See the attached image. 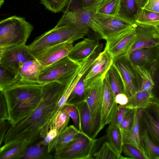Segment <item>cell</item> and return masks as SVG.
<instances>
[{
  "label": "cell",
  "instance_id": "1",
  "mask_svg": "<svg viewBox=\"0 0 159 159\" xmlns=\"http://www.w3.org/2000/svg\"><path fill=\"white\" fill-rule=\"evenodd\" d=\"M66 85L53 82L43 85L41 100L28 116L14 125H11L4 138L2 146L25 142L29 146L40 138V131L53 114Z\"/></svg>",
  "mask_w": 159,
  "mask_h": 159
},
{
  "label": "cell",
  "instance_id": "2",
  "mask_svg": "<svg viewBox=\"0 0 159 159\" xmlns=\"http://www.w3.org/2000/svg\"><path fill=\"white\" fill-rule=\"evenodd\" d=\"M43 87L39 84L21 83L2 91L7 103L11 125L19 122L34 110L41 100Z\"/></svg>",
  "mask_w": 159,
  "mask_h": 159
},
{
  "label": "cell",
  "instance_id": "3",
  "mask_svg": "<svg viewBox=\"0 0 159 159\" xmlns=\"http://www.w3.org/2000/svg\"><path fill=\"white\" fill-rule=\"evenodd\" d=\"M89 29L86 26L67 23L61 18L54 27L36 38L27 47L34 56L49 47L64 43H73L83 38Z\"/></svg>",
  "mask_w": 159,
  "mask_h": 159
},
{
  "label": "cell",
  "instance_id": "4",
  "mask_svg": "<svg viewBox=\"0 0 159 159\" xmlns=\"http://www.w3.org/2000/svg\"><path fill=\"white\" fill-rule=\"evenodd\" d=\"M33 26L25 18L14 16L0 21V48L25 45Z\"/></svg>",
  "mask_w": 159,
  "mask_h": 159
},
{
  "label": "cell",
  "instance_id": "5",
  "mask_svg": "<svg viewBox=\"0 0 159 159\" xmlns=\"http://www.w3.org/2000/svg\"><path fill=\"white\" fill-rule=\"evenodd\" d=\"M106 139V135L96 139L81 132L70 143L55 151L56 159H91L93 154Z\"/></svg>",
  "mask_w": 159,
  "mask_h": 159
},
{
  "label": "cell",
  "instance_id": "6",
  "mask_svg": "<svg viewBox=\"0 0 159 159\" xmlns=\"http://www.w3.org/2000/svg\"><path fill=\"white\" fill-rule=\"evenodd\" d=\"M80 66V63L75 61L66 56L46 66L40 72L39 83L42 85L57 82L67 85Z\"/></svg>",
  "mask_w": 159,
  "mask_h": 159
},
{
  "label": "cell",
  "instance_id": "7",
  "mask_svg": "<svg viewBox=\"0 0 159 159\" xmlns=\"http://www.w3.org/2000/svg\"><path fill=\"white\" fill-rule=\"evenodd\" d=\"M92 29L101 38L107 41L123 31L134 27L133 25L117 15L95 13L91 20Z\"/></svg>",
  "mask_w": 159,
  "mask_h": 159
},
{
  "label": "cell",
  "instance_id": "8",
  "mask_svg": "<svg viewBox=\"0 0 159 159\" xmlns=\"http://www.w3.org/2000/svg\"><path fill=\"white\" fill-rule=\"evenodd\" d=\"M100 78L88 86L86 99L91 114L93 125V138L102 130L101 115L103 95V80Z\"/></svg>",
  "mask_w": 159,
  "mask_h": 159
},
{
  "label": "cell",
  "instance_id": "9",
  "mask_svg": "<svg viewBox=\"0 0 159 159\" xmlns=\"http://www.w3.org/2000/svg\"><path fill=\"white\" fill-rule=\"evenodd\" d=\"M113 63L122 79L125 94L129 98L138 91L140 87V80L136 67L128 55L113 60Z\"/></svg>",
  "mask_w": 159,
  "mask_h": 159
},
{
  "label": "cell",
  "instance_id": "10",
  "mask_svg": "<svg viewBox=\"0 0 159 159\" xmlns=\"http://www.w3.org/2000/svg\"><path fill=\"white\" fill-rule=\"evenodd\" d=\"M35 58L26 45L0 48V66L17 75L20 68L25 62Z\"/></svg>",
  "mask_w": 159,
  "mask_h": 159
},
{
  "label": "cell",
  "instance_id": "11",
  "mask_svg": "<svg viewBox=\"0 0 159 159\" xmlns=\"http://www.w3.org/2000/svg\"><path fill=\"white\" fill-rule=\"evenodd\" d=\"M136 38L134 25L107 41L105 47L114 60L123 55H128Z\"/></svg>",
  "mask_w": 159,
  "mask_h": 159
},
{
  "label": "cell",
  "instance_id": "12",
  "mask_svg": "<svg viewBox=\"0 0 159 159\" xmlns=\"http://www.w3.org/2000/svg\"><path fill=\"white\" fill-rule=\"evenodd\" d=\"M141 130L159 146V104L152 101L143 109L140 118Z\"/></svg>",
  "mask_w": 159,
  "mask_h": 159
},
{
  "label": "cell",
  "instance_id": "13",
  "mask_svg": "<svg viewBox=\"0 0 159 159\" xmlns=\"http://www.w3.org/2000/svg\"><path fill=\"white\" fill-rule=\"evenodd\" d=\"M113 62V59L105 47L96 58L87 72L84 80V84L88 87L98 80L104 78Z\"/></svg>",
  "mask_w": 159,
  "mask_h": 159
},
{
  "label": "cell",
  "instance_id": "14",
  "mask_svg": "<svg viewBox=\"0 0 159 159\" xmlns=\"http://www.w3.org/2000/svg\"><path fill=\"white\" fill-rule=\"evenodd\" d=\"M134 29L136 39L129 53L139 48L159 45V32L155 26L136 23Z\"/></svg>",
  "mask_w": 159,
  "mask_h": 159
},
{
  "label": "cell",
  "instance_id": "15",
  "mask_svg": "<svg viewBox=\"0 0 159 159\" xmlns=\"http://www.w3.org/2000/svg\"><path fill=\"white\" fill-rule=\"evenodd\" d=\"M93 61L86 59L80 63V66L66 86L65 89L58 101L54 111L47 122L48 125L51 123L55 118L66 104L75 87L83 76L88 71L91 67Z\"/></svg>",
  "mask_w": 159,
  "mask_h": 159
},
{
  "label": "cell",
  "instance_id": "16",
  "mask_svg": "<svg viewBox=\"0 0 159 159\" xmlns=\"http://www.w3.org/2000/svg\"><path fill=\"white\" fill-rule=\"evenodd\" d=\"M73 47V43H64L45 49L34 57L43 66H46L67 56Z\"/></svg>",
  "mask_w": 159,
  "mask_h": 159
},
{
  "label": "cell",
  "instance_id": "17",
  "mask_svg": "<svg viewBox=\"0 0 159 159\" xmlns=\"http://www.w3.org/2000/svg\"><path fill=\"white\" fill-rule=\"evenodd\" d=\"M103 95L101 120L102 129L112 121L115 114L118 105L114 99V96L111 89L106 75L103 80Z\"/></svg>",
  "mask_w": 159,
  "mask_h": 159
},
{
  "label": "cell",
  "instance_id": "18",
  "mask_svg": "<svg viewBox=\"0 0 159 159\" xmlns=\"http://www.w3.org/2000/svg\"><path fill=\"white\" fill-rule=\"evenodd\" d=\"M61 18L70 24L88 26L92 29L91 20L95 13L92 8H84L80 7L64 9Z\"/></svg>",
  "mask_w": 159,
  "mask_h": 159
},
{
  "label": "cell",
  "instance_id": "19",
  "mask_svg": "<svg viewBox=\"0 0 159 159\" xmlns=\"http://www.w3.org/2000/svg\"><path fill=\"white\" fill-rule=\"evenodd\" d=\"M89 37L77 43L68 56L72 60L80 63L89 56L100 43V37Z\"/></svg>",
  "mask_w": 159,
  "mask_h": 159
},
{
  "label": "cell",
  "instance_id": "20",
  "mask_svg": "<svg viewBox=\"0 0 159 159\" xmlns=\"http://www.w3.org/2000/svg\"><path fill=\"white\" fill-rule=\"evenodd\" d=\"M159 54V45L136 49L131 52L128 56L135 66L147 67L154 63Z\"/></svg>",
  "mask_w": 159,
  "mask_h": 159
},
{
  "label": "cell",
  "instance_id": "21",
  "mask_svg": "<svg viewBox=\"0 0 159 159\" xmlns=\"http://www.w3.org/2000/svg\"><path fill=\"white\" fill-rule=\"evenodd\" d=\"M43 67L36 58L28 60L20 68L18 76L22 83L39 84V75Z\"/></svg>",
  "mask_w": 159,
  "mask_h": 159
},
{
  "label": "cell",
  "instance_id": "22",
  "mask_svg": "<svg viewBox=\"0 0 159 159\" xmlns=\"http://www.w3.org/2000/svg\"><path fill=\"white\" fill-rule=\"evenodd\" d=\"M143 109V108H135L134 122L130 131L127 132L120 130L122 144L132 143L143 152L141 141L140 125V118Z\"/></svg>",
  "mask_w": 159,
  "mask_h": 159
},
{
  "label": "cell",
  "instance_id": "23",
  "mask_svg": "<svg viewBox=\"0 0 159 159\" xmlns=\"http://www.w3.org/2000/svg\"><path fill=\"white\" fill-rule=\"evenodd\" d=\"M142 8L136 0H120V8L117 15L134 25Z\"/></svg>",
  "mask_w": 159,
  "mask_h": 159
},
{
  "label": "cell",
  "instance_id": "24",
  "mask_svg": "<svg viewBox=\"0 0 159 159\" xmlns=\"http://www.w3.org/2000/svg\"><path fill=\"white\" fill-rule=\"evenodd\" d=\"M74 106L76 108L79 113L80 131L91 138L94 139L93 121L86 101L81 102Z\"/></svg>",
  "mask_w": 159,
  "mask_h": 159
},
{
  "label": "cell",
  "instance_id": "25",
  "mask_svg": "<svg viewBox=\"0 0 159 159\" xmlns=\"http://www.w3.org/2000/svg\"><path fill=\"white\" fill-rule=\"evenodd\" d=\"M29 146L25 142H21L0 148V159H21Z\"/></svg>",
  "mask_w": 159,
  "mask_h": 159
},
{
  "label": "cell",
  "instance_id": "26",
  "mask_svg": "<svg viewBox=\"0 0 159 159\" xmlns=\"http://www.w3.org/2000/svg\"><path fill=\"white\" fill-rule=\"evenodd\" d=\"M120 0H98L93 7L95 13L116 15L119 11Z\"/></svg>",
  "mask_w": 159,
  "mask_h": 159
},
{
  "label": "cell",
  "instance_id": "27",
  "mask_svg": "<svg viewBox=\"0 0 159 159\" xmlns=\"http://www.w3.org/2000/svg\"><path fill=\"white\" fill-rule=\"evenodd\" d=\"M106 75L114 97L120 93H125L122 79L113 63L107 73Z\"/></svg>",
  "mask_w": 159,
  "mask_h": 159
},
{
  "label": "cell",
  "instance_id": "28",
  "mask_svg": "<svg viewBox=\"0 0 159 159\" xmlns=\"http://www.w3.org/2000/svg\"><path fill=\"white\" fill-rule=\"evenodd\" d=\"M106 140L111 147L118 153L121 154L122 142L120 128L110 123L106 130Z\"/></svg>",
  "mask_w": 159,
  "mask_h": 159
},
{
  "label": "cell",
  "instance_id": "29",
  "mask_svg": "<svg viewBox=\"0 0 159 159\" xmlns=\"http://www.w3.org/2000/svg\"><path fill=\"white\" fill-rule=\"evenodd\" d=\"M22 83L18 75L0 66V91L10 89Z\"/></svg>",
  "mask_w": 159,
  "mask_h": 159
},
{
  "label": "cell",
  "instance_id": "30",
  "mask_svg": "<svg viewBox=\"0 0 159 159\" xmlns=\"http://www.w3.org/2000/svg\"><path fill=\"white\" fill-rule=\"evenodd\" d=\"M152 65L147 67L135 66L140 83L139 91L148 92L151 95L154 85L151 72Z\"/></svg>",
  "mask_w": 159,
  "mask_h": 159
},
{
  "label": "cell",
  "instance_id": "31",
  "mask_svg": "<svg viewBox=\"0 0 159 159\" xmlns=\"http://www.w3.org/2000/svg\"><path fill=\"white\" fill-rule=\"evenodd\" d=\"M53 156L48 152V147L40 144L38 142L28 147L21 159H50Z\"/></svg>",
  "mask_w": 159,
  "mask_h": 159
},
{
  "label": "cell",
  "instance_id": "32",
  "mask_svg": "<svg viewBox=\"0 0 159 159\" xmlns=\"http://www.w3.org/2000/svg\"><path fill=\"white\" fill-rule=\"evenodd\" d=\"M142 145L148 159H159V146L149 137L146 132L141 130Z\"/></svg>",
  "mask_w": 159,
  "mask_h": 159
},
{
  "label": "cell",
  "instance_id": "33",
  "mask_svg": "<svg viewBox=\"0 0 159 159\" xmlns=\"http://www.w3.org/2000/svg\"><path fill=\"white\" fill-rule=\"evenodd\" d=\"M81 132L74 125L68 126L59 135L54 147L55 151L67 146Z\"/></svg>",
  "mask_w": 159,
  "mask_h": 159
},
{
  "label": "cell",
  "instance_id": "34",
  "mask_svg": "<svg viewBox=\"0 0 159 159\" xmlns=\"http://www.w3.org/2000/svg\"><path fill=\"white\" fill-rule=\"evenodd\" d=\"M87 72L83 76L76 84L66 104L74 106L81 102L86 101L88 87H85L84 80Z\"/></svg>",
  "mask_w": 159,
  "mask_h": 159
},
{
  "label": "cell",
  "instance_id": "35",
  "mask_svg": "<svg viewBox=\"0 0 159 159\" xmlns=\"http://www.w3.org/2000/svg\"><path fill=\"white\" fill-rule=\"evenodd\" d=\"M152 101V96L149 93L138 91L129 98V102L125 105L130 108H144Z\"/></svg>",
  "mask_w": 159,
  "mask_h": 159
},
{
  "label": "cell",
  "instance_id": "36",
  "mask_svg": "<svg viewBox=\"0 0 159 159\" xmlns=\"http://www.w3.org/2000/svg\"><path fill=\"white\" fill-rule=\"evenodd\" d=\"M92 159H130L124 157L116 152L107 141L104 142L93 154Z\"/></svg>",
  "mask_w": 159,
  "mask_h": 159
},
{
  "label": "cell",
  "instance_id": "37",
  "mask_svg": "<svg viewBox=\"0 0 159 159\" xmlns=\"http://www.w3.org/2000/svg\"><path fill=\"white\" fill-rule=\"evenodd\" d=\"M136 23L155 26L159 24V13L142 8Z\"/></svg>",
  "mask_w": 159,
  "mask_h": 159
},
{
  "label": "cell",
  "instance_id": "38",
  "mask_svg": "<svg viewBox=\"0 0 159 159\" xmlns=\"http://www.w3.org/2000/svg\"><path fill=\"white\" fill-rule=\"evenodd\" d=\"M151 72L154 83L152 91V101L159 104V54L152 65Z\"/></svg>",
  "mask_w": 159,
  "mask_h": 159
},
{
  "label": "cell",
  "instance_id": "39",
  "mask_svg": "<svg viewBox=\"0 0 159 159\" xmlns=\"http://www.w3.org/2000/svg\"><path fill=\"white\" fill-rule=\"evenodd\" d=\"M70 118L67 113L65 111L62 109L51 124L49 129L53 128L56 129L59 135L68 126Z\"/></svg>",
  "mask_w": 159,
  "mask_h": 159
},
{
  "label": "cell",
  "instance_id": "40",
  "mask_svg": "<svg viewBox=\"0 0 159 159\" xmlns=\"http://www.w3.org/2000/svg\"><path fill=\"white\" fill-rule=\"evenodd\" d=\"M122 152L130 159H148L142 150L131 143H123Z\"/></svg>",
  "mask_w": 159,
  "mask_h": 159
},
{
  "label": "cell",
  "instance_id": "41",
  "mask_svg": "<svg viewBox=\"0 0 159 159\" xmlns=\"http://www.w3.org/2000/svg\"><path fill=\"white\" fill-rule=\"evenodd\" d=\"M59 135V133L56 129L51 128L45 136L38 143L42 145L47 146L48 152L50 153L54 148Z\"/></svg>",
  "mask_w": 159,
  "mask_h": 159
},
{
  "label": "cell",
  "instance_id": "42",
  "mask_svg": "<svg viewBox=\"0 0 159 159\" xmlns=\"http://www.w3.org/2000/svg\"><path fill=\"white\" fill-rule=\"evenodd\" d=\"M70 0H40L48 10L56 13L63 11Z\"/></svg>",
  "mask_w": 159,
  "mask_h": 159
},
{
  "label": "cell",
  "instance_id": "43",
  "mask_svg": "<svg viewBox=\"0 0 159 159\" xmlns=\"http://www.w3.org/2000/svg\"><path fill=\"white\" fill-rule=\"evenodd\" d=\"M135 112V108H129L122 121L120 130L127 132L130 131L134 122Z\"/></svg>",
  "mask_w": 159,
  "mask_h": 159
},
{
  "label": "cell",
  "instance_id": "44",
  "mask_svg": "<svg viewBox=\"0 0 159 159\" xmlns=\"http://www.w3.org/2000/svg\"><path fill=\"white\" fill-rule=\"evenodd\" d=\"M62 109L65 111L67 113L70 118L72 119L74 125L80 131L79 115L76 107L72 105L65 104Z\"/></svg>",
  "mask_w": 159,
  "mask_h": 159
},
{
  "label": "cell",
  "instance_id": "45",
  "mask_svg": "<svg viewBox=\"0 0 159 159\" xmlns=\"http://www.w3.org/2000/svg\"><path fill=\"white\" fill-rule=\"evenodd\" d=\"M129 108L126 106L118 105L115 116L110 123L116 125L120 128L123 119Z\"/></svg>",
  "mask_w": 159,
  "mask_h": 159
},
{
  "label": "cell",
  "instance_id": "46",
  "mask_svg": "<svg viewBox=\"0 0 159 159\" xmlns=\"http://www.w3.org/2000/svg\"><path fill=\"white\" fill-rule=\"evenodd\" d=\"M0 122L9 120V116L7 103L2 91L0 93Z\"/></svg>",
  "mask_w": 159,
  "mask_h": 159
},
{
  "label": "cell",
  "instance_id": "47",
  "mask_svg": "<svg viewBox=\"0 0 159 159\" xmlns=\"http://www.w3.org/2000/svg\"><path fill=\"white\" fill-rule=\"evenodd\" d=\"M11 125L8 120L0 122V144L4 141L5 136Z\"/></svg>",
  "mask_w": 159,
  "mask_h": 159
},
{
  "label": "cell",
  "instance_id": "48",
  "mask_svg": "<svg viewBox=\"0 0 159 159\" xmlns=\"http://www.w3.org/2000/svg\"><path fill=\"white\" fill-rule=\"evenodd\" d=\"M143 8L159 13V0H148Z\"/></svg>",
  "mask_w": 159,
  "mask_h": 159
},
{
  "label": "cell",
  "instance_id": "49",
  "mask_svg": "<svg viewBox=\"0 0 159 159\" xmlns=\"http://www.w3.org/2000/svg\"><path fill=\"white\" fill-rule=\"evenodd\" d=\"M116 103L119 105H126L129 102V98L125 93H120L116 94L114 97Z\"/></svg>",
  "mask_w": 159,
  "mask_h": 159
},
{
  "label": "cell",
  "instance_id": "50",
  "mask_svg": "<svg viewBox=\"0 0 159 159\" xmlns=\"http://www.w3.org/2000/svg\"><path fill=\"white\" fill-rule=\"evenodd\" d=\"M98 0H80V4L84 8H92Z\"/></svg>",
  "mask_w": 159,
  "mask_h": 159
},
{
  "label": "cell",
  "instance_id": "51",
  "mask_svg": "<svg viewBox=\"0 0 159 159\" xmlns=\"http://www.w3.org/2000/svg\"><path fill=\"white\" fill-rule=\"evenodd\" d=\"M139 5L143 8L147 3L148 0H136Z\"/></svg>",
  "mask_w": 159,
  "mask_h": 159
},
{
  "label": "cell",
  "instance_id": "52",
  "mask_svg": "<svg viewBox=\"0 0 159 159\" xmlns=\"http://www.w3.org/2000/svg\"><path fill=\"white\" fill-rule=\"evenodd\" d=\"M4 3V0H0V7H1Z\"/></svg>",
  "mask_w": 159,
  "mask_h": 159
},
{
  "label": "cell",
  "instance_id": "53",
  "mask_svg": "<svg viewBox=\"0 0 159 159\" xmlns=\"http://www.w3.org/2000/svg\"><path fill=\"white\" fill-rule=\"evenodd\" d=\"M155 27L159 32V24L155 25Z\"/></svg>",
  "mask_w": 159,
  "mask_h": 159
}]
</instances>
